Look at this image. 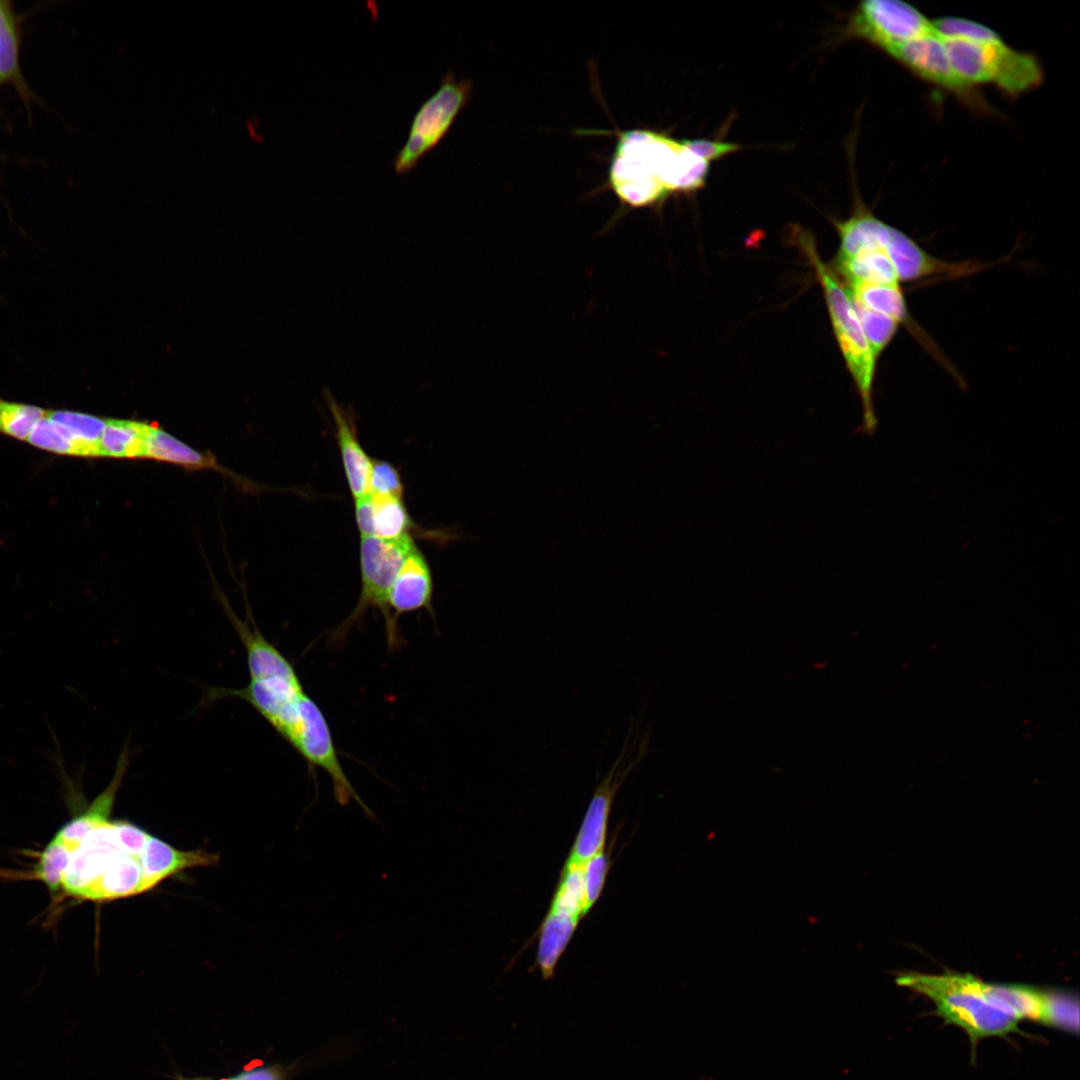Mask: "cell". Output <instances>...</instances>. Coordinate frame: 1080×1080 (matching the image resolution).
Returning a JSON list of instances; mask_svg holds the SVG:
<instances>
[{
    "label": "cell",
    "instance_id": "cell-1",
    "mask_svg": "<svg viewBox=\"0 0 1080 1080\" xmlns=\"http://www.w3.org/2000/svg\"><path fill=\"white\" fill-rule=\"evenodd\" d=\"M709 163L692 152L683 140L646 130L619 135L609 168V183L627 207L644 208L671 192H689L704 186Z\"/></svg>",
    "mask_w": 1080,
    "mask_h": 1080
},
{
    "label": "cell",
    "instance_id": "cell-2",
    "mask_svg": "<svg viewBox=\"0 0 1080 1080\" xmlns=\"http://www.w3.org/2000/svg\"><path fill=\"white\" fill-rule=\"evenodd\" d=\"M896 983L930 999L946 1024L966 1032L972 1049L981 1039L1019 1031L1020 1020L995 1005L984 981L971 974L905 972Z\"/></svg>",
    "mask_w": 1080,
    "mask_h": 1080
},
{
    "label": "cell",
    "instance_id": "cell-3",
    "mask_svg": "<svg viewBox=\"0 0 1080 1080\" xmlns=\"http://www.w3.org/2000/svg\"><path fill=\"white\" fill-rule=\"evenodd\" d=\"M940 39L957 73L972 86L992 85L1015 99L1044 81L1038 56L1010 46L988 26L975 37Z\"/></svg>",
    "mask_w": 1080,
    "mask_h": 1080
},
{
    "label": "cell",
    "instance_id": "cell-4",
    "mask_svg": "<svg viewBox=\"0 0 1080 1080\" xmlns=\"http://www.w3.org/2000/svg\"><path fill=\"white\" fill-rule=\"evenodd\" d=\"M800 240L825 292L836 338L861 398L862 431L872 435L878 424L873 405V384L877 360L866 339L849 290L845 289L830 268L822 263L811 239L801 238Z\"/></svg>",
    "mask_w": 1080,
    "mask_h": 1080
},
{
    "label": "cell",
    "instance_id": "cell-5",
    "mask_svg": "<svg viewBox=\"0 0 1080 1080\" xmlns=\"http://www.w3.org/2000/svg\"><path fill=\"white\" fill-rule=\"evenodd\" d=\"M416 547L409 534L392 540L361 536L360 596L349 616L329 633V643L334 646L343 644L351 628L364 617L368 609L374 608L382 613L385 620L389 649L393 650L401 645V637L392 627L387 605L388 594L405 558Z\"/></svg>",
    "mask_w": 1080,
    "mask_h": 1080
},
{
    "label": "cell",
    "instance_id": "cell-6",
    "mask_svg": "<svg viewBox=\"0 0 1080 1080\" xmlns=\"http://www.w3.org/2000/svg\"><path fill=\"white\" fill-rule=\"evenodd\" d=\"M472 85L470 80L458 79L451 71L443 75L438 89L415 113L407 140L392 160L397 174L410 172L444 138L471 98Z\"/></svg>",
    "mask_w": 1080,
    "mask_h": 1080
},
{
    "label": "cell",
    "instance_id": "cell-7",
    "mask_svg": "<svg viewBox=\"0 0 1080 1080\" xmlns=\"http://www.w3.org/2000/svg\"><path fill=\"white\" fill-rule=\"evenodd\" d=\"M649 736L630 727L622 749L604 778L598 783L581 828L565 864L584 865L604 850L613 799L631 771L647 754Z\"/></svg>",
    "mask_w": 1080,
    "mask_h": 1080
},
{
    "label": "cell",
    "instance_id": "cell-8",
    "mask_svg": "<svg viewBox=\"0 0 1080 1080\" xmlns=\"http://www.w3.org/2000/svg\"><path fill=\"white\" fill-rule=\"evenodd\" d=\"M886 54L921 81L955 97L971 112L982 116L997 115L980 89L957 73L935 30L898 45Z\"/></svg>",
    "mask_w": 1080,
    "mask_h": 1080
},
{
    "label": "cell",
    "instance_id": "cell-9",
    "mask_svg": "<svg viewBox=\"0 0 1080 1080\" xmlns=\"http://www.w3.org/2000/svg\"><path fill=\"white\" fill-rule=\"evenodd\" d=\"M934 32L932 20L913 5L899 0H868L858 4L844 33L870 43L885 54L894 47Z\"/></svg>",
    "mask_w": 1080,
    "mask_h": 1080
},
{
    "label": "cell",
    "instance_id": "cell-10",
    "mask_svg": "<svg viewBox=\"0 0 1080 1080\" xmlns=\"http://www.w3.org/2000/svg\"><path fill=\"white\" fill-rule=\"evenodd\" d=\"M284 739L311 767H319L330 776L339 804L345 805L355 800L366 813H370L340 764L323 712L307 694L302 697L296 720Z\"/></svg>",
    "mask_w": 1080,
    "mask_h": 1080
},
{
    "label": "cell",
    "instance_id": "cell-11",
    "mask_svg": "<svg viewBox=\"0 0 1080 1080\" xmlns=\"http://www.w3.org/2000/svg\"><path fill=\"white\" fill-rule=\"evenodd\" d=\"M433 580L429 565L416 547L405 558L388 594V610L394 632L400 636L398 619L402 614L426 609L433 613Z\"/></svg>",
    "mask_w": 1080,
    "mask_h": 1080
},
{
    "label": "cell",
    "instance_id": "cell-12",
    "mask_svg": "<svg viewBox=\"0 0 1080 1080\" xmlns=\"http://www.w3.org/2000/svg\"><path fill=\"white\" fill-rule=\"evenodd\" d=\"M334 426L344 472L355 499L369 493L372 459L362 448L352 414L342 407L329 390L324 392Z\"/></svg>",
    "mask_w": 1080,
    "mask_h": 1080
},
{
    "label": "cell",
    "instance_id": "cell-13",
    "mask_svg": "<svg viewBox=\"0 0 1080 1080\" xmlns=\"http://www.w3.org/2000/svg\"><path fill=\"white\" fill-rule=\"evenodd\" d=\"M849 290L851 297L867 309L882 314L903 325L937 359L943 361L940 351L929 337L913 320L908 310L904 293L897 284H853Z\"/></svg>",
    "mask_w": 1080,
    "mask_h": 1080
},
{
    "label": "cell",
    "instance_id": "cell-14",
    "mask_svg": "<svg viewBox=\"0 0 1080 1080\" xmlns=\"http://www.w3.org/2000/svg\"><path fill=\"white\" fill-rule=\"evenodd\" d=\"M229 617L245 648L250 680L297 675L287 658L255 625L250 626L249 623L241 621L232 611L229 612Z\"/></svg>",
    "mask_w": 1080,
    "mask_h": 1080
},
{
    "label": "cell",
    "instance_id": "cell-15",
    "mask_svg": "<svg viewBox=\"0 0 1080 1080\" xmlns=\"http://www.w3.org/2000/svg\"><path fill=\"white\" fill-rule=\"evenodd\" d=\"M216 860L213 854L201 850L181 851L151 835L141 854L146 889L181 870L214 864Z\"/></svg>",
    "mask_w": 1080,
    "mask_h": 1080
},
{
    "label": "cell",
    "instance_id": "cell-16",
    "mask_svg": "<svg viewBox=\"0 0 1080 1080\" xmlns=\"http://www.w3.org/2000/svg\"><path fill=\"white\" fill-rule=\"evenodd\" d=\"M837 270L853 284H899L896 270L882 249L859 252L849 258L835 259Z\"/></svg>",
    "mask_w": 1080,
    "mask_h": 1080
},
{
    "label": "cell",
    "instance_id": "cell-17",
    "mask_svg": "<svg viewBox=\"0 0 1080 1080\" xmlns=\"http://www.w3.org/2000/svg\"><path fill=\"white\" fill-rule=\"evenodd\" d=\"M151 424L131 420L106 419L100 440V456L143 458Z\"/></svg>",
    "mask_w": 1080,
    "mask_h": 1080
},
{
    "label": "cell",
    "instance_id": "cell-18",
    "mask_svg": "<svg viewBox=\"0 0 1080 1080\" xmlns=\"http://www.w3.org/2000/svg\"><path fill=\"white\" fill-rule=\"evenodd\" d=\"M579 921L548 912L540 927L536 964L542 977H553L556 964L567 947Z\"/></svg>",
    "mask_w": 1080,
    "mask_h": 1080
},
{
    "label": "cell",
    "instance_id": "cell-19",
    "mask_svg": "<svg viewBox=\"0 0 1080 1080\" xmlns=\"http://www.w3.org/2000/svg\"><path fill=\"white\" fill-rule=\"evenodd\" d=\"M46 417L67 433L77 446L80 457L100 456V440L106 419L65 410H46Z\"/></svg>",
    "mask_w": 1080,
    "mask_h": 1080
},
{
    "label": "cell",
    "instance_id": "cell-20",
    "mask_svg": "<svg viewBox=\"0 0 1080 1080\" xmlns=\"http://www.w3.org/2000/svg\"><path fill=\"white\" fill-rule=\"evenodd\" d=\"M143 458H151L189 467H209L220 469L221 471L224 470L216 465L214 459L200 454L193 448L154 425H151L149 430Z\"/></svg>",
    "mask_w": 1080,
    "mask_h": 1080
},
{
    "label": "cell",
    "instance_id": "cell-21",
    "mask_svg": "<svg viewBox=\"0 0 1080 1080\" xmlns=\"http://www.w3.org/2000/svg\"><path fill=\"white\" fill-rule=\"evenodd\" d=\"M371 498L373 536L392 540L409 534L413 521L401 497L371 494Z\"/></svg>",
    "mask_w": 1080,
    "mask_h": 1080
},
{
    "label": "cell",
    "instance_id": "cell-22",
    "mask_svg": "<svg viewBox=\"0 0 1080 1080\" xmlns=\"http://www.w3.org/2000/svg\"><path fill=\"white\" fill-rule=\"evenodd\" d=\"M548 912L577 921L585 916L584 865H564Z\"/></svg>",
    "mask_w": 1080,
    "mask_h": 1080
},
{
    "label": "cell",
    "instance_id": "cell-23",
    "mask_svg": "<svg viewBox=\"0 0 1080 1080\" xmlns=\"http://www.w3.org/2000/svg\"><path fill=\"white\" fill-rule=\"evenodd\" d=\"M46 410L0 398V433L26 441Z\"/></svg>",
    "mask_w": 1080,
    "mask_h": 1080
},
{
    "label": "cell",
    "instance_id": "cell-24",
    "mask_svg": "<svg viewBox=\"0 0 1080 1080\" xmlns=\"http://www.w3.org/2000/svg\"><path fill=\"white\" fill-rule=\"evenodd\" d=\"M18 39L7 1H0V82L19 79Z\"/></svg>",
    "mask_w": 1080,
    "mask_h": 1080
},
{
    "label": "cell",
    "instance_id": "cell-25",
    "mask_svg": "<svg viewBox=\"0 0 1080 1080\" xmlns=\"http://www.w3.org/2000/svg\"><path fill=\"white\" fill-rule=\"evenodd\" d=\"M852 301L873 355L878 360L895 337L899 324L887 316L867 309L853 298Z\"/></svg>",
    "mask_w": 1080,
    "mask_h": 1080
},
{
    "label": "cell",
    "instance_id": "cell-26",
    "mask_svg": "<svg viewBox=\"0 0 1080 1080\" xmlns=\"http://www.w3.org/2000/svg\"><path fill=\"white\" fill-rule=\"evenodd\" d=\"M34 447L59 455L79 456L75 443L56 423L45 416L35 425L28 439Z\"/></svg>",
    "mask_w": 1080,
    "mask_h": 1080
},
{
    "label": "cell",
    "instance_id": "cell-27",
    "mask_svg": "<svg viewBox=\"0 0 1080 1080\" xmlns=\"http://www.w3.org/2000/svg\"><path fill=\"white\" fill-rule=\"evenodd\" d=\"M610 867V856L604 850L584 864L585 911L599 898Z\"/></svg>",
    "mask_w": 1080,
    "mask_h": 1080
},
{
    "label": "cell",
    "instance_id": "cell-28",
    "mask_svg": "<svg viewBox=\"0 0 1080 1080\" xmlns=\"http://www.w3.org/2000/svg\"><path fill=\"white\" fill-rule=\"evenodd\" d=\"M403 490L400 473L393 464L385 460H372L369 493L402 498Z\"/></svg>",
    "mask_w": 1080,
    "mask_h": 1080
},
{
    "label": "cell",
    "instance_id": "cell-29",
    "mask_svg": "<svg viewBox=\"0 0 1080 1080\" xmlns=\"http://www.w3.org/2000/svg\"><path fill=\"white\" fill-rule=\"evenodd\" d=\"M685 145L697 156L709 161L719 159L741 149L736 143L712 141L706 139L683 140Z\"/></svg>",
    "mask_w": 1080,
    "mask_h": 1080
},
{
    "label": "cell",
    "instance_id": "cell-30",
    "mask_svg": "<svg viewBox=\"0 0 1080 1080\" xmlns=\"http://www.w3.org/2000/svg\"><path fill=\"white\" fill-rule=\"evenodd\" d=\"M373 512L371 494L355 499V519L361 536H373Z\"/></svg>",
    "mask_w": 1080,
    "mask_h": 1080
},
{
    "label": "cell",
    "instance_id": "cell-31",
    "mask_svg": "<svg viewBox=\"0 0 1080 1080\" xmlns=\"http://www.w3.org/2000/svg\"><path fill=\"white\" fill-rule=\"evenodd\" d=\"M285 1070L281 1067H266L239 1074L234 1080H283Z\"/></svg>",
    "mask_w": 1080,
    "mask_h": 1080
},
{
    "label": "cell",
    "instance_id": "cell-32",
    "mask_svg": "<svg viewBox=\"0 0 1080 1080\" xmlns=\"http://www.w3.org/2000/svg\"><path fill=\"white\" fill-rule=\"evenodd\" d=\"M230 1080H234V1079H230Z\"/></svg>",
    "mask_w": 1080,
    "mask_h": 1080
}]
</instances>
